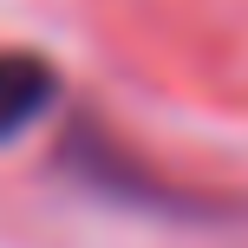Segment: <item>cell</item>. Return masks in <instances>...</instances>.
I'll use <instances>...</instances> for the list:
<instances>
[{
	"label": "cell",
	"mask_w": 248,
	"mask_h": 248,
	"mask_svg": "<svg viewBox=\"0 0 248 248\" xmlns=\"http://www.w3.org/2000/svg\"><path fill=\"white\" fill-rule=\"evenodd\" d=\"M65 170L85 176V183H92V189H105V196H118V202H144V209H163V216H222V202L196 196V189H170L163 176H150L144 163L118 157V144L92 137L85 124L65 137Z\"/></svg>",
	"instance_id": "obj_1"
},
{
	"label": "cell",
	"mask_w": 248,
	"mask_h": 248,
	"mask_svg": "<svg viewBox=\"0 0 248 248\" xmlns=\"http://www.w3.org/2000/svg\"><path fill=\"white\" fill-rule=\"evenodd\" d=\"M59 98V72L39 52H0V144L33 131Z\"/></svg>",
	"instance_id": "obj_2"
}]
</instances>
